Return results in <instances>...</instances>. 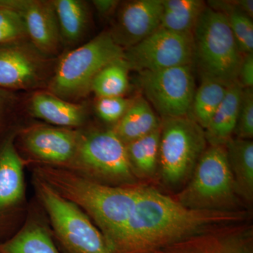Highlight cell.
I'll use <instances>...</instances> for the list:
<instances>
[{
    "mask_svg": "<svg viewBox=\"0 0 253 253\" xmlns=\"http://www.w3.org/2000/svg\"><path fill=\"white\" fill-rule=\"evenodd\" d=\"M245 211L190 209L176 199L140 186L129 220L112 253H149L198 233L246 221Z\"/></svg>",
    "mask_w": 253,
    "mask_h": 253,
    "instance_id": "6da1fadb",
    "label": "cell"
},
{
    "mask_svg": "<svg viewBox=\"0 0 253 253\" xmlns=\"http://www.w3.org/2000/svg\"><path fill=\"white\" fill-rule=\"evenodd\" d=\"M34 174L94 221L111 252L130 217L140 186L109 185L67 168L43 164L35 166Z\"/></svg>",
    "mask_w": 253,
    "mask_h": 253,
    "instance_id": "7a4b0ae2",
    "label": "cell"
},
{
    "mask_svg": "<svg viewBox=\"0 0 253 253\" xmlns=\"http://www.w3.org/2000/svg\"><path fill=\"white\" fill-rule=\"evenodd\" d=\"M194 61L201 81L226 86L237 83L244 55L240 51L224 15L207 7L193 32Z\"/></svg>",
    "mask_w": 253,
    "mask_h": 253,
    "instance_id": "3957f363",
    "label": "cell"
},
{
    "mask_svg": "<svg viewBox=\"0 0 253 253\" xmlns=\"http://www.w3.org/2000/svg\"><path fill=\"white\" fill-rule=\"evenodd\" d=\"M124 56L108 31L102 32L57 61L47 91L58 97L76 103L91 92L92 82L107 65Z\"/></svg>",
    "mask_w": 253,
    "mask_h": 253,
    "instance_id": "277c9868",
    "label": "cell"
},
{
    "mask_svg": "<svg viewBox=\"0 0 253 253\" xmlns=\"http://www.w3.org/2000/svg\"><path fill=\"white\" fill-rule=\"evenodd\" d=\"M235 183L224 146H209L201 156L187 186L176 201L203 211H238Z\"/></svg>",
    "mask_w": 253,
    "mask_h": 253,
    "instance_id": "5b68a950",
    "label": "cell"
},
{
    "mask_svg": "<svg viewBox=\"0 0 253 253\" xmlns=\"http://www.w3.org/2000/svg\"><path fill=\"white\" fill-rule=\"evenodd\" d=\"M34 180L61 253H111L101 231L81 208L43 181L36 177Z\"/></svg>",
    "mask_w": 253,
    "mask_h": 253,
    "instance_id": "8992f818",
    "label": "cell"
},
{
    "mask_svg": "<svg viewBox=\"0 0 253 253\" xmlns=\"http://www.w3.org/2000/svg\"><path fill=\"white\" fill-rule=\"evenodd\" d=\"M207 144L204 129L188 116L161 118L158 169L165 184L184 182Z\"/></svg>",
    "mask_w": 253,
    "mask_h": 253,
    "instance_id": "52a82bcc",
    "label": "cell"
},
{
    "mask_svg": "<svg viewBox=\"0 0 253 253\" xmlns=\"http://www.w3.org/2000/svg\"><path fill=\"white\" fill-rule=\"evenodd\" d=\"M68 169L111 186L130 185L135 176L126 145L112 129L80 133L77 154Z\"/></svg>",
    "mask_w": 253,
    "mask_h": 253,
    "instance_id": "ba28073f",
    "label": "cell"
},
{
    "mask_svg": "<svg viewBox=\"0 0 253 253\" xmlns=\"http://www.w3.org/2000/svg\"><path fill=\"white\" fill-rule=\"evenodd\" d=\"M192 65L141 71L138 83L161 118L187 116L196 91Z\"/></svg>",
    "mask_w": 253,
    "mask_h": 253,
    "instance_id": "9c48e42d",
    "label": "cell"
},
{
    "mask_svg": "<svg viewBox=\"0 0 253 253\" xmlns=\"http://www.w3.org/2000/svg\"><path fill=\"white\" fill-rule=\"evenodd\" d=\"M56 64L54 58L43 54L30 41L0 44V88L47 89Z\"/></svg>",
    "mask_w": 253,
    "mask_h": 253,
    "instance_id": "30bf717a",
    "label": "cell"
},
{
    "mask_svg": "<svg viewBox=\"0 0 253 253\" xmlns=\"http://www.w3.org/2000/svg\"><path fill=\"white\" fill-rule=\"evenodd\" d=\"M123 59L130 71L138 73L193 66V33H176L160 27L144 41L125 49Z\"/></svg>",
    "mask_w": 253,
    "mask_h": 253,
    "instance_id": "8fae6325",
    "label": "cell"
},
{
    "mask_svg": "<svg viewBox=\"0 0 253 253\" xmlns=\"http://www.w3.org/2000/svg\"><path fill=\"white\" fill-rule=\"evenodd\" d=\"M149 253H253V226L245 221L217 226Z\"/></svg>",
    "mask_w": 253,
    "mask_h": 253,
    "instance_id": "7c38bea8",
    "label": "cell"
},
{
    "mask_svg": "<svg viewBox=\"0 0 253 253\" xmlns=\"http://www.w3.org/2000/svg\"><path fill=\"white\" fill-rule=\"evenodd\" d=\"M162 0H133L121 3L109 31L123 49L136 45L161 27Z\"/></svg>",
    "mask_w": 253,
    "mask_h": 253,
    "instance_id": "4fadbf2b",
    "label": "cell"
},
{
    "mask_svg": "<svg viewBox=\"0 0 253 253\" xmlns=\"http://www.w3.org/2000/svg\"><path fill=\"white\" fill-rule=\"evenodd\" d=\"M80 133L70 128L35 126L23 131L21 141L41 164L68 169L77 154Z\"/></svg>",
    "mask_w": 253,
    "mask_h": 253,
    "instance_id": "5bb4252c",
    "label": "cell"
},
{
    "mask_svg": "<svg viewBox=\"0 0 253 253\" xmlns=\"http://www.w3.org/2000/svg\"><path fill=\"white\" fill-rule=\"evenodd\" d=\"M14 134L0 146V231L25 201V161L18 154Z\"/></svg>",
    "mask_w": 253,
    "mask_h": 253,
    "instance_id": "9a60e30c",
    "label": "cell"
},
{
    "mask_svg": "<svg viewBox=\"0 0 253 253\" xmlns=\"http://www.w3.org/2000/svg\"><path fill=\"white\" fill-rule=\"evenodd\" d=\"M14 5L22 15L30 42L43 54L54 58L63 45L51 1L14 0Z\"/></svg>",
    "mask_w": 253,
    "mask_h": 253,
    "instance_id": "2e32d148",
    "label": "cell"
},
{
    "mask_svg": "<svg viewBox=\"0 0 253 253\" xmlns=\"http://www.w3.org/2000/svg\"><path fill=\"white\" fill-rule=\"evenodd\" d=\"M30 111L34 117L60 127H76L85 121V106L70 102L46 91H38L32 96Z\"/></svg>",
    "mask_w": 253,
    "mask_h": 253,
    "instance_id": "e0dca14e",
    "label": "cell"
},
{
    "mask_svg": "<svg viewBox=\"0 0 253 253\" xmlns=\"http://www.w3.org/2000/svg\"><path fill=\"white\" fill-rule=\"evenodd\" d=\"M243 89L238 82L228 86L222 102L204 130L209 146H225L234 137Z\"/></svg>",
    "mask_w": 253,
    "mask_h": 253,
    "instance_id": "ac0fdd59",
    "label": "cell"
},
{
    "mask_svg": "<svg viewBox=\"0 0 253 253\" xmlns=\"http://www.w3.org/2000/svg\"><path fill=\"white\" fill-rule=\"evenodd\" d=\"M0 253H61L41 218L28 217L13 237L0 243Z\"/></svg>",
    "mask_w": 253,
    "mask_h": 253,
    "instance_id": "d6986e66",
    "label": "cell"
},
{
    "mask_svg": "<svg viewBox=\"0 0 253 253\" xmlns=\"http://www.w3.org/2000/svg\"><path fill=\"white\" fill-rule=\"evenodd\" d=\"M63 45L74 46L86 35L90 23V8L83 0H53Z\"/></svg>",
    "mask_w": 253,
    "mask_h": 253,
    "instance_id": "ffe728a7",
    "label": "cell"
},
{
    "mask_svg": "<svg viewBox=\"0 0 253 253\" xmlns=\"http://www.w3.org/2000/svg\"><path fill=\"white\" fill-rule=\"evenodd\" d=\"M236 192L248 202L253 199V142L233 137L224 146Z\"/></svg>",
    "mask_w": 253,
    "mask_h": 253,
    "instance_id": "44dd1931",
    "label": "cell"
},
{
    "mask_svg": "<svg viewBox=\"0 0 253 253\" xmlns=\"http://www.w3.org/2000/svg\"><path fill=\"white\" fill-rule=\"evenodd\" d=\"M161 119L142 97L134 99L126 114L112 128L125 144L140 139L159 129Z\"/></svg>",
    "mask_w": 253,
    "mask_h": 253,
    "instance_id": "7402d4cb",
    "label": "cell"
},
{
    "mask_svg": "<svg viewBox=\"0 0 253 253\" xmlns=\"http://www.w3.org/2000/svg\"><path fill=\"white\" fill-rule=\"evenodd\" d=\"M161 28L179 33H193L207 7L202 0H162Z\"/></svg>",
    "mask_w": 253,
    "mask_h": 253,
    "instance_id": "603a6c76",
    "label": "cell"
},
{
    "mask_svg": "<svg viewBox=\"0 0 253 253\" xmlns=\"http://www.w3.org/2000/svg\"><path fill=\"white\" fill-rule=\"evenodd\" d=\"M159 129L126 144V152L134 175L151 177L158 169Z\"/></svg>",
    "mask_w": 253,
    "mask_h": 253,
    "instance_id": "cb8c5ba5",
    "label": "cell"
},
{
    "mask_svg": "<svg viewBox=\"0 0 253 253\" xmlns=\"http://www.w3.org/2000/svg\"><path fill=\"white\" fill-rule=\"evenodd\" d=\"M207 5L225 16L241 53L244 55L253 53V18L241 11L239 0L208 1Z\"/></svg>",
    "mask_w": 253,
    "mask_h": 253,
    "instance_id": "d4e9b609",
    "label": "cell"
},
{
    "mask_svg": "<svg viewBox=\"0 0 253 253\" xmlns=\"http://www.w3.org/2000/svg\"><path fill=\"white\" fill-rule=\"evenodd\" d=\"M227 88L217 81L202 80L195 91L188 117L205 130L222 102Z\"/></svg>",
    "mask_w": 253,
    "mask_h": 253,
    "instance_id": "484cf974",
    "label": "cell"
},
{
    "mask_svg": "<svg viewBox=\"0 0 253 253\" xmlns=\"http://www.w3.org/2000/svg\"><path fill=\"white\" fill-rule=\"evenodd\" d=\"M129 71L123 58L110 63L95 77L91 91L98 98L124 96L129 89Z\"/></svg>",
    "mask_w": 253,
    "mask_h": 253,
    "instance_id": "4316f807",
    "label": "cell"
},
{
    "mask_svg": "<svg viewBox=\"0 0 253 253\" xmlns=\"http://www.w3.org/2000/svg\"><path fill=\"white\" fill-rule=\"evenodd\" d=\"M29 41L22 15L14 0H0V44Z\"/></svg>",
    "mask_w": 253,
    "mask_h": 253,
    "instance_id": "83f0119b",
    "label": "cell"
},
{
    "mask_svg": "<svg viewBox=\"0 0 253 253\" xmlns=\"http://www.w3.org/2000/svg\"><path fill=\"white\" fill-rule=\"evenodd\" d=\"M135 99H128L123 96L98 98L95 110L98 116L104 122L117 123Z\"/></svg>",
    "mask_w": 253,
    "mask_h": 253,
    "instance_id": "f1b7e54d",
    "label": "cell"
},
{
    "mask_svg": "<svg viewBox=\"0 0 253 253\" xmlns=\"http://www.w3.org/2000/svg\"><path fill=\"white\" fill-rule=\"evenodd\" d=\"M234 135L239 139L253 137V88L243 89Z\"/></svg>",
    "mask_w": 253,
    "mask_h": 253,
    "instance_id": "f546056e",
    "label": "cell"
},
{
    "mask_svg": "<svg viewBox=\"0 0 253 253\" xmlns=\"http://www.w3.org/2000/svg\"><path fill=\"white\" fill-rule=\"evenodd\" d=\"M237 82L244 89L253 88V53L244 55Z\"/></svg>",
    "mask_w": 253,
    "mask_h": 253,
    "instance_id": "4dcf8cb0",
    "label": "cell"
},
{
    "mask_svg": "<svg viewBox=\"0 0 253 253\" xmlns=\"http://www.w3.org/2000/svg\"><path fill=\"white\" fill-rule=\"evenodd\" d=\"M92 4L99 16L106 19L114 16L121 1L118 0H94Z\"/></svg>",
    "mask_w": 253,
    "mask_h": 253,
    "instance_id": "1f68e13d",
    "label": "cell"
},
{
    "mask_svg": "<svg viewBox=\"0 0 253 253\" xmlns=\"http://www.w3.org/2000/svg\"><path fill=\"white\" fill-rule=\"evenodd\" d=\"M12 100L13 96L9 91L0 88V118L9 108Z\"/></svg>",
    "mask_w": 253,
    "mask_h": 253,
    "instance_id": "d6a6232c",
    "label": "cell"
}]
</instances>
